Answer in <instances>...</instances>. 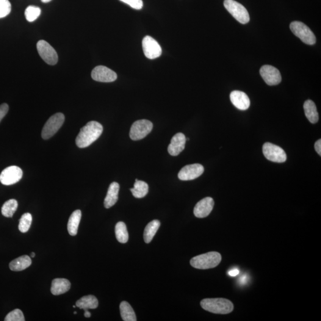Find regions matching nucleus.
Masks as SVG:
<instances>
[{
  "instance_id": "obj_35",
  "label": "nucleus",
  "mask_w": 321,
  "mask_h": 321,
  "mask_svg": "<svg viewBox=\"0 0 321 321\" xmlns=\"http://www.w3.org/2000/svg\"><path fill=\"white\" fill-rule=\"evenodd\" d=\"M315 149L317 152V153L321 156V140L319 139L317 141L315 144Z\"/></svg>"
},
{
  "instance_id": "obj_13",
  "label": "nucleus",
  "mask_w": 321,
  "mask_h": 321,
  "mask_svg": "<svg viewBox=\"0 0 321 321\" xmlns=\"http://www.w3.org/2000/svg\"><path fill=\"white\" fill-rule=\"evenodd\" d=\"M92 78L100 82H113L117 78L115 72L106 66H99L93 69L91 73Z\"/></svg>"
},
{
  "instance_id": "obj_24",
  "label": "nucleus",
  "mask_w": 321,
  "mask_h": 321,
  "mask_svg": "<svg viewBox=\"0 0 321 321\" xmlns=\"http://www.w3.org/2000/svg\"><path fill=\"white\" fill-rule=\"evenodd\" d=\"M160 221L155 220L152 221L146 226L143 234L144 240H145V243H149L151 242L158 229L160 228Z\"/></svg>"
},
{
  "instance_id": "obj_17",
  "label": "nucleus",
  "mask_w": 321,
  "mask_h": 321,
  "mask_svg": "<svg viewBox=\"0 0 321 321\" xmlns=\"http://www.w3.org/2000/svg\"><path fill=\"white\" fill-rule=\"evenodd\" d=\"M230 100L237 109L246 110L250 107L251 101L245 92L239 91H234L230 93Z\"/></svg>"
},
{
  "instance_id": "obj_28",
  "label": "nucleus",
  "mask_w": 321,
  "mask_h": 321,
  "mask_svg": "<svg viewBox=\"0 0 321 321\" xmlns=\"http://www.w3.org/2000/svg\"><path fill=\"white\" fill-rule=\"evenodd\" d=\"M18 207V201L15 199H10L5 202L1 207L2 215L5 217L12 218L17 210Z\"/></svg>"
},
{
  "instance_id": "obj_34",
  "label": "nucleus",
  "mask_w": 321,
  "mask_h": 321,
  "mask_svg": "<svg viewBox=\"0 0 321 321\" xmlns=\"http://www.w3.org/2000/svg\"><path fill=\"white\" fill-rule=\"evenodd\" d=\"M9 109V106L7 104H2L0 106V122H1L2 119L5 117V115H7Z\"/></svg>"
},
{
  "instance_id": "obj_31",
  "label": "nucleus",
  "mask_w": 321,
  "mask_h": 321,
  "mask_svg": "<svg viewBox=\"0 0 321 321\" xmlns=\"http://www.w3.org/2000/svg\"><path fill=\"white\" fill-rule=\"evenodd\" d=\"M5 321H24V317L21 310L16 309L10 312L5 317Z\"/></svg>"
},
{
  "instance_id": "obj_23",
  "label": "nucleus",
  "mask_w": 321,
  "mask_h": 321,
  "mask_svg": "<svg viewBox=\"0 0 321 321\" xmlns=\"http://www.w3.org/2000/svg\"><path fill=\"white\" fill-rule=\"evenodd\" d=\"M76 306L84 310L96 309L98 306V300L95 296H85L76 301Z\"/></svg>"
},
{
  "instance_id": "obj_27",
  "label": "nucleus",
  "mask_w": 321,
  "mask_h": 321,
  "mask_svg": "<svg viewBox=\"0 0 321 321\" xmlns=\"http://www.w3.org/2000/svg\"><path fill=\"white\" fill-rule=\"evenodd\" d=\"M116 239L121 243H126L129 240V234L126 225L123 222H118L115 228Z\"/></svg>"
},
{
  "instance_id": "obj_1",
  "label": "nucleus",
  "mask_w": 321,
  "mask_h": 321,
  "mask_svg": "<svg viewBox=\"0 0 321 321\" xmlns=\"http://www.w3.org/2000/svg\"><path fill=\"white\" fill-rule=\"evenodd\" d=\"M103 132V127L97 121H92L83 127L76 139V145L80 148L88 147L97 140Z\"/></svg>"
},
{
  "instance_id": "obj_19",
  "label": "nucleus",
  "mask_w": 321,
  "mask_h": 321,
  "mask_svg": "<svg viewBox=\"0 0 321 321\" xmlns=\"http://www.w3.org/2000/svg\"><path fill=\"white\" fill-rule=\"evenodd\" d=\"M71 287L70 282L65 278H55L52 281L51 292L52 295L58 296L68 292Z\"/></svg>"
},
{
  "instance_id": "obj_20",
  "label": "nucleus",
  "mask_w": 321,
  "mask_h": 321,
  "mask_svg": "<svg viewBox=\"0 0 321 321\" xmlns=\"http://www.w3.org/2000/svg\"><path fill=\"white\" fill-rule=\"evenodd\" d=\"M82 217V212L79 209L76 210L72 213L68 224V229L69 234L72 236H76L78 230L80 220Z\"/></svg>"
},
{
  "instance_id": "obj_14",
  "label": "nucleus",
  "mask_w": 321,
  "mask_h": 321,
  "mask_svg": "<svg viewBox=\"0 0 321 321\" xmlns=\"http://www.w3.org/2000/svg\"><path fill=\"white\" fill-rule=\"evenodd\" d=\"M260 74L266 84L270 86L278 85L281 82L280 72L272 66L265 65L260 70Z\"/></svg>"
},
{
  "instance_id": "obj_12",
  "label": "nucleus",
  "mask_w": 321,
  "mask_h": 321,
  "mask_svg": "<svg viewBox=\"0 0 321 321\" xmlns=\"http://www.w3.org/2000/svg\"><path fill=\"white\" fill-rule=\"evenodd\" d=\"M204 172V168L201 164L187 165L179 171L178 178L183 181H192L200 177Z\"/></svg>"
},
{
  "instance_id": "obj_37",
  "label": "nucleus",
  "mask_w": 321,
  "mask_h": 321,
  "mask_svg": "<svg viewBox=\"0 0 321 321\" xmlns=\"http://www.w3.org/2000/svg\"><path fill=\"white\" fill-rule=\"evenodd\" d=\"M84 311H85L84 316L86 318H90L91 316V313L89 312V311H88V309H85Z\"/></svg>"
},
{
  "instance_id": "obj_18",
  "label": "nucleus",
  "mask_w": 321,
  "mask_h": 321,
  "mask_svg": "<svg viewBox=\"0 0 321 321\" xmlns=\"http://www.w3.org/2000/svg\"><path fill=\"white\" fill-rule=\"evenodd\" d=\"M120 185L117 182H113L108 189L107 194L104 200V206L107 209L110 208L117 203Z\"/></svg>"
},
{
  "instance_id": "obj_16",
  "label": "nucleus",
  "mask_w": 321,
  "mask_h": 321,
  "mask_svg": "<svg viewBox=\"0 0 321 321\" xmlns=\"http://www.w3.org/2000/svg\"><path fill=\"white\" fill-rule=\"evenodd\" d=\"M186 138L182 133H178L171 139L168 147V152L171 156H178L184 150L186 145Z\"/></svg>"
},
{
  "instance_id": "obj_29",
  "label": "nucleus",
  "mask_w": 321,
  "mask_h": 321,
  "mask_svg": "<svg viewBox=\"0 0 321 321\" xmlns=\"http://www.w3.org/2000/svg\"><path fill=\"white\" fill-rule=\"evenodd\" d=\"M32 221V216L30 213H25L22 216L19 221V229L21 232H26L28 231Z\"/></svg>"
},
{
  "instance_id": "obj_4",
  "label": "nucleus",
  "mask_w": 321,
  "mask_h": 321,
  "mask_svg": "<svg viewBox=\"0 0 321 321\" xmlns=\"http://www.w3.org/2000/svg\"><path fill=\"white\" fill-rule=\"evenodd\" d=\"M224 5L227 10L240 23L246 24L250 21L248 10L242 4L234 0H224Z\"/></svg>"
},
{
  "instance_id": "obj_26",
  "label": "nucleus",
  "mask_w": 321,
  "mask_h": 321,
  "mask_svg": "<svg viewBox=\"0 0 321 321\" xmlns=\"http://www.w3.org/2000/svg\"><path fill=\"white\" fill-rule=\"evenodd\" d=\"M131 191L134 197L142 198L148 194L149 191L148 184L143 181H138L136 179L134 187L131 189Z\"/></svg>"
},
{
  "instance_id": "obj_2",
  "label": "nucleus",
  "mask_w": 321,
  "mask_h": 321,
  "mask_svg": "<svg viewBox=\"0 0 321 321\" xmlns=\"http://www.w3.org/2000/svg\"><path fill=\"white\" fill-rule=\"evenodd\" d=\"M202 308L216 314H228L233 311V304L223 298H205L201 301Z\"/></svg>"
},
{
  "instance_id": "obj_3",
  "label": "nucleus",
  "mask_w": 321,
  "mask_h": 321,
  "mask_svg": "<svg viewBox=\"0 0 321 321\" xmlns=\"http://www.w3.org/2000/svg\"><path fill=\"white\" fill-rule=\"evenodd\" d=\"M221 254L217 252H210L193 257L190 260V265L193 268L200 270L210 269L217 267L221 261Z\"/></svg>"
},
{
  "instance_id": "obj_38",
  "label": "nucleus",
  "mask_w": 321,
  "mask_h": 321,
  "mask_svg": "<svg viewBox=\"0 0 321 321\" xmlns=\"http://www.w3.org/2000/svg\"><path fill=\"white\" fill-rule=\"evenodd\" d=\"M41 1H42L43 2H46H46H50L51 0H41Z\"/></svg>"
},
{
  "instance_id": "obj_10",
  "label": "nucleus",
  "mask_w": 321,
  "mask_h": 321,
  "mask_svg": "<svg viewBox=\"0 0 321 321\" xmlns=\"http://www.w3.org/2000/svg\"><path fill=\"white\" fill-rule=\"evenodd\" d=\"M23 177V171L17 166H10L5 168L0 174V182L5 186H10L21 181Z\"/></svg>"
},
{
  "instance_id": "obj_30",
  "label": "nucleus",
  "mask_w": 321,
  "mask_h": 321,
  "mask_svg": "<svg viewBox=\"0 0 321 321\" xmlns=\"http://www.w3.org/2000/svg\"><path fill=\"white\" fill-rule=\"evenodd\" d=\"M41 13V10L40 7L29 5L26 8L24 15L27 21L32 22L37 20Z\"/></svg>"
},
{
  "instance_id": "obj_8",
  "label": "nucleus",
  "mask_w": 321,
  "mask_h": 321,
  "mask_svg": "<svg viewBox=\"0 0 321 321\" xmlns=\"http://www.w3.org/2000/svg\"><path fill=\"white\" fill-rule=\"evenodd\" d=\"M263 154L268 160L271 161L282 163L286 161L287 155L286 152L281 147L269 142H267L263 145Z\"/></svg>"
},
{
  "instance_id": "obj_22",
  "label": "nucleus",
  "mask_w": 321,
  "mask_h": 321,
  "mask_svg": "<svg viewBox=\"0 0 321 321\" xmlns=\"http://www.w3.org/2000/svg\"><path fill=\"white\" fill-rule=\"evenodd\" d=\"M32 264L29 256L23 255L13 260L10 263V269L13 271H21L26 269Z\"/></svg>"
},
{
  "instance_id": "obj_11",
  "label": "nucleus",
  "mask_w": 321,
  "mask_h": 321,
  "mask_svg": "<svg viewBox=\"0 0 321 321\" xmlns=\"http://www.w3.org/2000/svg\"><path fill=\"white\" fill-rule=\"evenodd\" d=\"M142 48L144 54L149 59H156L161 55V47L159 43L150 36H146L143 39Z\"/></svg>"
},
{
  "instance_id": "obj_5",
  "label": "nucleus",
  "mask_w": 321,
  "mask_h": 321,
  "mask_svg": "<svg viewBox=\"0 0 321 321\" xmlns=\"http://www.w3.org/2000/svg\"><path fill=\"white\" fill-rule=\"evenodd\" d=\"M293 34L304 43L312 46L316 43V37L308 26L301 22H293L290 25Z\"/></svg>"
},
{
  "instance_id": "obj_25",
  "label": "nucleus",
  "mask_w": 321,
  "mask_h": 321,
  "mask_svg": "<svg viewBox=\"0 0 321 321\" xmlns=\"http://www.w3.org/2000/svg\"><path fill=\"white\" fill-rule=\"evenodd\" d=\"M120 311L121 318L124 321H136L137 320L134 309L127 301H123L120 303Z\"/></svg>"
},
{
  "instance_id": "obj_15",
  "label": "nucleus",
  "mask_w": 321,
  "mask_h": 321,
  "mask_svg": "<svg viewBox=\"0 0 321 321\" xmlns=\"http://www.w3.org/2000/svg\"><path fill=\"white\" fill-rule=\"evenodd\" d=\"M214 206V201L212 198H205L196 205L193 212L197 218H206L211 212Z\"/></svg>"
},
{
  "instance_id": "obj_21",
  "label": "nucleus",
  "mask_w": 321,
  "mask_h": 321,
  "mask_svg": "<svg viewBox=\"0 0 321 321\" xmlns=\"http://www.w3.org/2000/svg\"><path fill=\"white\" fill-rule=\"evenodd\" d=\"M304 113L308 120L312 124L317 123L319 120L316 105L312 100H307L303 105Z\"/></svg>"
},
{
  "instance_id": "obj_33",
  "label": "nucleus",
  "mask_w": 321,
  "mask_h": 321,
  "mask_svg": "<svg viewBox=\"0 0 321 321\" xmlns=\"http://www.w3.org/2000/svg\"><path fill=\"white\" fill-rule=\"evenodd\" d=\"M120 1L128 4L133 9L136 10L142 9L143 5L142 0H120Z\"/></svg>"
},
{
  "instance_id": "obj_6",
  "label": "nucleus",
  "mask_w": 321,
  "mask_h": 321,
  "mask_svg": "<svg viewBox=\"0 0 321 321\" xmlns=\"http://www.w3.org/2000/svg\"><path fill=\"white\" fill-rule=\"evenodd\" d=\"M65 117L63 113H58L49 118L43 127L42 138L44 139H49L56 134L65 122Z\"/></svg>"
},
{
  "instance_id": "obj_39",
  "label": "nucleus",
  "mask_w": 321,
  "mask_h": 321,
  "mask_svg": "<svg viewBox=\"0 0 321 321\" xmlns=\"http://www.w3.org/2000/svg\"><path fill=\"white\" fill-rule=\"evenodd\" d=\"M30 256H31L32 258H34V257L35 256V253L34 252H32L31 253H30Z\"/></svg>"
},
{
  "instance_id": "obj_41",
  "label": "nucleus",
  "mask_w": 321,
  "mask_h": 321,
  "mask_svg": "<svg viewBox=\"0 0 321 321\" xmlns=\"http://www.w3.org/2000/svg\"><path fill=\"white\" fill-rule=\"evenodd\" d=\"M73 307L74 308H76V306H73Z\"/></svg>"
},
{
  "instance_id": "obj_32",
  "label": "nucleus",
  "mask_w": 321,
  "mask_h": 321,
  "mask_svg": "<svg viewBox=\"0 0 321 321\" xmlns=\"http://www.w3.org/2000/svg\"><path fill=\"white\" fill-rule=\"evenodd\" d=\"M12 10V5L9 0H0V19L6 17Z\"/></svg>"
},
{
  "instance_id": "obj_9",
  "label": "nucleus",
  "mask_w": 321,
  "mask_h": 321,
  "mask_svg": "<svg viewBox=\"0 0 321 321\" xmlns=\"http://www.w3.org/2000/svg\"><path fill=\"white\" fill-rule=\"evenodd\" d=\"M37 47L38 53L44 62L49 65H56L59 57L56 51L50 44L46 41L40 40L38 41Z\"/></svg>"
},
{
  "instance_id": "obj_7",
  "label": "nucleus",
  "mask_w": 321,
  "mask_h": 321,
  "mask_svg": "<svg viewBox=\"0 0 321 321\" xmlns=\"http://www.w3.org/2000/svg\"><path fill=\"white\" fill-rule=\"evenodd\" d=\"M153 129V124L148 120H139L132 124L130 138L133 140H139L145 138Z\"/></svg>"
},
{
  "instance_id": "obj_40",
  "label": "nucleus",
  "mask_w": 321,
  "mask_h": 321,
  "mask_svg": "<svg viewBox=\"0 0 321 321\" xmlns=\"http://www.w3.org/2000/svg\"><path fill=\"white\" fill-rule=\"evenodd\" d=\"M74 314H77V312H74Z\"/></svg>"
},
{
  "instance_id": "obj_36",
  "label": "nucleus",
  "mask_w": 321,
  "mask_h": 321,
  "mask_svg": "<svg viewBox=\"0 0 321 321\" xmlns=\"http://www.w3.org/2000/svg\"><path fill=\"white\" fill-rule=\"evenodd\" d=\"M229 275L231 276H236L239 274V270L235 268V269L229 271Z\"/></svg>"
}]
</instances>
